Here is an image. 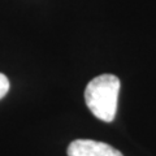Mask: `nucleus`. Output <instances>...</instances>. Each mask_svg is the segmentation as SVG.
<instances>
[{
    "label": "nucleus",
    "instance_id": "1",
    "mask_svg": "<svg viewBox=\"0 0 156 156\" xmlns=\"http://www.w3.org/2000/svg\"><path fill=\"white\" fill-rule=\"evenodd\" d=\"M120 86L119 77L113 74L98 76L89 82L85 90V101L96 119L104 122L115 120Z\"/></svg>",
    "mask_w": 156,
    "mask_h": 156
},
{
    "label": "nucleus",
    "instance_id": "2",
    "mask_svg": "<svg viewBox=\"0 0 156 156\" xmlns=\"http://www.w3.org/2000/svg\"><path fill=\"white\" fill-rule=\"evenodd\" d=\"M68 156H124L119 150L104 142L92 139H76L68 146Z\"/></svg>",
    "mask_w": 156,
    "mask_h": 156
},
{
    "label": "nucleus",
    "instance_id": "3",
    "mask_svg": "<svg viewBox=\"0 0 156 156\" xmlns=\"http://www.w3.org/2000/svg\"><path fill=\"white\" fill-rule=\"evenodd\" d=\"M9 87H11V83H9L8 77L5 74H3V73H0V99H3L7 95V92L9 91Z\"/></svg>",
    "mask_w": 156,
    "mask_h": 156
}]
</instances>
